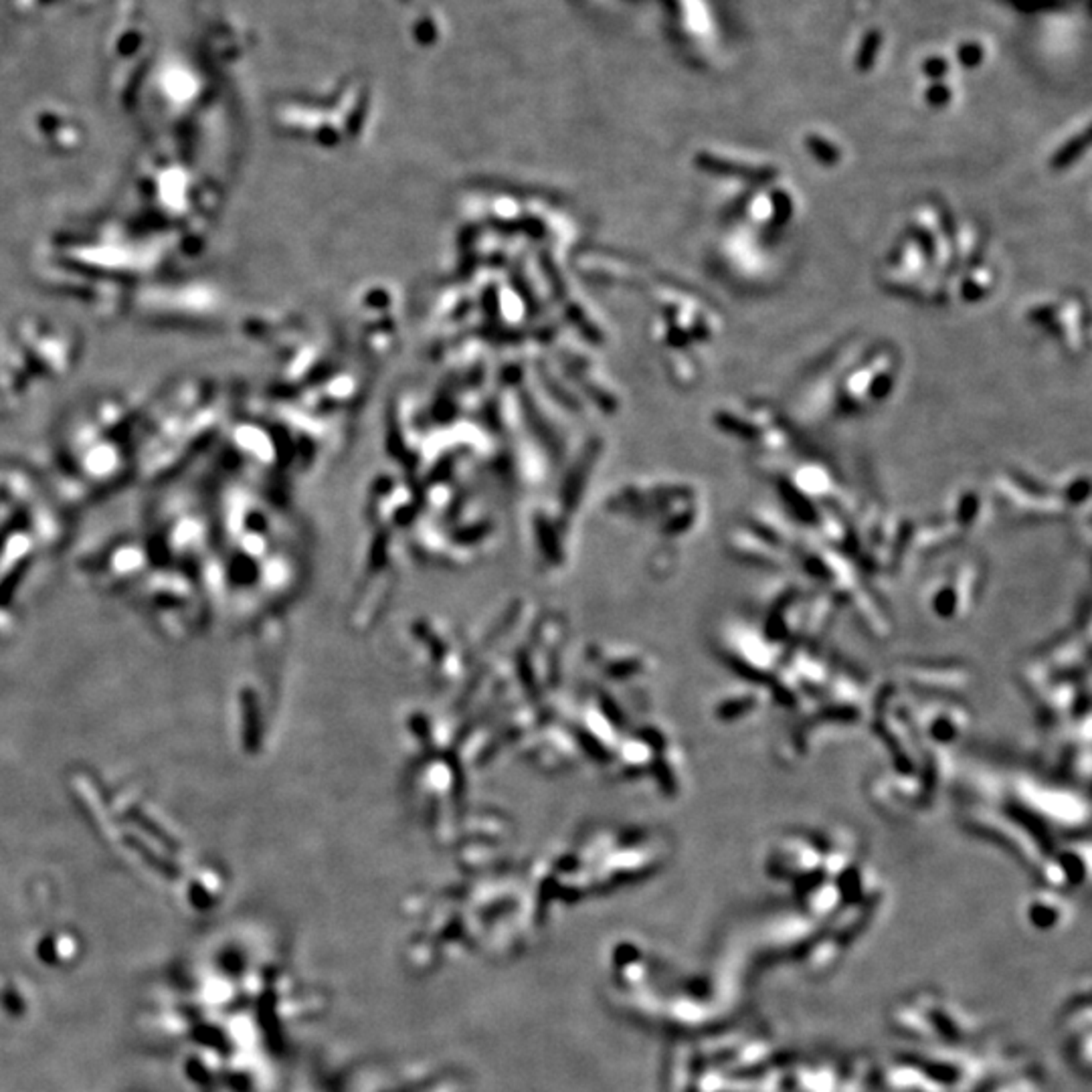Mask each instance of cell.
Instances as JSON below:
<instances>
[{"label":"cell","instance_id":"obj_6","mask_svg":"<svg viewBox=\"0 0 1092 1092\" xmlns=\"http://www.w3.org/2000/svg\"><path fill=\"white\" fill-rule=\"evenodd\" d=\"M949 71V61L943 57H928L925 63H922V74L931 80H941V77L947 75Z\"/></svg>","mask_w":1092,"mask_h":1092},{"label":"cell","instance_id":"obj_1","mask_svg":"<svg viewBox=\"0 0 1092 1092\" xmlns=\"http://www.w3.org/2000/svg\"><path fill=\"white\" fill-rule=\"evenodd\" d=\"M882 45V35L878 31H870L868 35H864L860 49H858V57H856V67L860 71H868L872 67L876 61V55H878V49Z\"/></svg>","mask_w":1092,"mask_h":1092},{"label":"cell","instance_id":"obj_2","mask_svg":"<svg viewBox=\"0 0 1092 1092\" xmlns=\"http://www.w3.org/2000/svg\"><path fill=\"white\" fill-rule=\"evenodd\" d=\"M806 144H807L809 152H812L819 162H824V164H833V162L839 160V150L833 146L832 142H827L825 138L809 134Z\"/></svg>","mask_w":1092,"mask_h":1092},{"label":"cell","instance_id":"obj_4","mask_svg":"<svg viewBox=\"0 0 1092 1092\" xmlns=\"http://www.w3.org/2000/svg\"><path fill=\"white\" fill-rule=\"evenodd\" d=\"M983 57H986V51L980 43H963L957 47V61L967 69H975L980 67L983 63Z\"/></svg>","mask_w":1092,"mask_h":1092},{"label":"cell","instance_id":"obj_5","mask_svg":"<svg viewBox=\"0 0 1092 1092\" xmlns=\"http://www.w3.org/2000/svg\"><path fill=\"white\" fill-rule=\"evenodd\" d=\"M951 98H953L951 87H949V86H943V83H939V81L935 83V86L928 87L927 92H925V100H927V104H928V106H933V107H943V106H947V104H949V101H951Z\"/></svg>","mask_w":1092,"mask_h":1092},{"label":"cell","instance_id":"obj_3","mask_svg":"<svg viewBox=\"0 0 1092 1092\" xmlns=\"http://www.w3.org/2000/svg\"><path fill=\"white\" fill-rule=\"evenodd\" d=\"M1086 144H1089V138H1086V132H1084L1082 136L1072 138V140L1068 142L1064 148H1062V150H1058V152H1056L1054 160H1052L1054 168H1062V166H1068V164H1070V162H1072L1074 158H1078L1080 152H1082V150L1086 148Z\"/></svg>","mask_w":1092,"mask_h":1092}]
</instances>
